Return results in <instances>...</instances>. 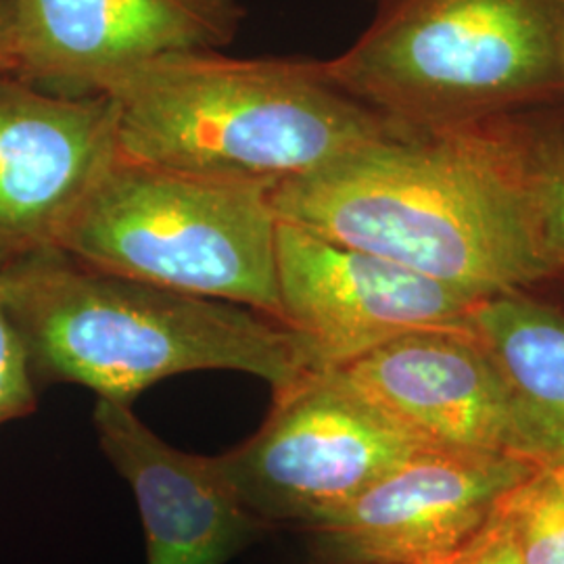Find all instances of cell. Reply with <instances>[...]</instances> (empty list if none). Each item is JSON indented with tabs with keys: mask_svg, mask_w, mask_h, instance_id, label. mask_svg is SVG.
Instances as JSON below:
<instances>
[{
	"mask_svg": "<svg viewBox=\"0 0 564 564\" xmlns=\"http://www.w3.org/2000/svg\"><path fill=\"white\" fill-rule=\"evenodd\" d=\"M556 2H561V4H564V0H556Z\"/></svg>",
	"mask_w": 564,
	"mask_h": 564,
	"instance_id": "cell-22",
	"label": "cell"
},
{
	"mask_svg": "<svg viewBox=\"0 0 564 564\" xmlns=\"http://www.w3.org/2000/svg\"><path fill=\"white\" fill-rule=\"evenodd\" d=\"M272 186L118 158L57 247L80 262L281 321Z\"/></svg>",
	"mask_w": 564,
	"mask_h": 564,
	"instance_id": "cell-5",
	"label": "cell"
},
{
	"mask_svg": "<svg viewBox=\"0 0 564 564\" xmlns=\"http://www.w3.org/2000/svg\"><path fill=\"white\" fill-rule=\"evenodd\" d=\"M454 564H523L519 547L498 510L484 529L456 554Z\"/></svg>",
	"mask_w": 564,
	"mask_h": 564,
	"instance_id": "cell-17",
	"label": "cell"
},
{
	"mask_svg": "<svg viewBox=\"0 0 564 564\" xmlns=\"http://www.w3.org/2000/svg\"><path fill=\"white\" fill-rule=\"evenodd\" d=\"M429 447L326 368L274 389L260 429L216 458L262 521L302 527L351 502Z\"/></svg>",
	"mask_w": 564,
	"mask_h": 564,
	"instance_id": "cell-6",
	"label": "cell"
},
{
	"mask_svg": "<svg viewBox=\"0 0 564 564\" xmlns=\"http://www.w3.org/2000/svg\"><path fill=\"white\" fill-rule=\"evenodd\" d=\"M281 323L302 337L318 370L419 330H466L479 300L370 251L279 220Z\"/></svg>",
	"mask_w": 564,
	"mask_h": 564,
	"instance_id": "cell-8",
	"label": "cell"
},
{
	"mask_svg": "<svg viewBox=\"0 0 564 564\" xmlns=\"http://www.w3.org/2000/svg\"><path fill=\"white\" fill-rule=\"evenodd\" d=\"M375 2H379V0H375Z\"/></svg>",
	"mask_w": 564,
	"mask_h": 564,
	"instance_id": "cell-23",
	"label": "cell"
},
{
	"mask_svg": "<svg viewBox=\"0 0 564 564\" xmlns=\"http://www.w3.org/2000/svg\"><path fill=\"white\" fill-rule=\"evenodd\" d=\"M102 454L130 485L141 512L147 564H226L272 527L251 512L216 456L165 444L132 403L97 400Z\"/></svg>",
	"mask_w": 564,
	"mask_h": 564,
	"instance_id": "cell-12",
	"label": "cell"
},
{
	"mask_svg": "<svg viewBox=\"0 0 564 564\" xmlns=\"http://www.w3.org/2000/svg\"><path fill=\"white\" fill-rule=\"evenodd\" d=\"M540 464L429 447L351 502L302 524L330 564H423L458 554Z\"/></svg>",
	"mask_w": 564,
	"mask_h": 564,
	"instance_id": "cell-9",
	"label": "cell"
},
{
	"mask_svg": "<svg viewBox=\"0 0 564 564\" xmlns=\"http://www.w3.org/2000/svg\"><path fill=\"white\" fill-rule=\"evenodd\" d=\"M39 405V384L30 370L20 333L0 295V426L30 416Z\"/></svg>",
	"mask_w": 564,
	"mask_h": 564,
	"instance_id": "cell-16",
	"label": "cell"
},
{
	"mask_svg": "<svg viewBox=\"0 0 564 564\" xmlns=\"http://www.w3.org/2000/svg\"><path fill=\"white\" fill-rule=\"evenodd\" d=\"M554 468H556V473H558V477H561V479H563V484H564V464H556V466H554Z\"/></svg>",
	"mask_w": 564,
	"mask_h": 564,
	"instance_id": "cell-21",
	"label": "cell"
},
{
	"mask_svg": "<svg viewBox=\"0 0 564 564\" xmlns=\"http://www.w3.org/2000/svg\"><path fill=\"white\" fill-rule=\"evenodd\" d=\"M362 36L326 69L410 134L563 101L556 0H379Z\"/></svg>",
	"mask_w": 564,
	"mask_h": 564,
	"instance_id": "cell-4",
	"label": "cell"
},
{
	"mask_svg": "<svg viewBox=\"0 0 564 564\" xmlns=\"http://www.w3.org/2000/svg\"><path fill=\"white\" fill-rule=\"evenodd\" d=\"M242 18L239 0H15L11 76L59 97L101 95L132 65L220 51Z\"/></svg>",
	"mask_w": 564,
	"mask_h": 564,
	"instance_id": "cell-10",
	"label": "cell"
},
{
	"mask_svg": "<svg viewBox=\"0 0 564 564\" xmlns=\"http://www.w3.org/2000/svg\"><path fill=\"white\" fill-rule=\"evenodd\" d=\"M475 126L521 188L545 253L564 276V99Z\"/></svg>",
	"mask_w": 564,
	"mask_h": 564,
	"instance_id": "cell-14",
	"label": "cell"
},
{
	"mask_svg": "<svg viewBox=\"0 0 564 564\" xmlns=\"http://www.w3.org/2000/svg\"><path fill=\"white\" fill-rule=\"evenodd\" d=\"M116 158L118 113L107 95L59 97L0 76V270L57 247Z\"/></svg>",
	"mask_w": 564,
	"mask_h": 564,
	"instance_id": "cell-11",
	"label": "cell"
},
{
	"mask_svg": "<svg viewBox=\"0 0 564 564\" xmlns=\"http://www.w3.org/2000/svg\"><path fill=\"white\" fill-rule=\"evenodd\" d=\"M118 153L223 181L279 186L402 128L345 93L326 61L172 53L105 82Z\"/></svg>",
	"mask_w": 564,
	"mask_h": 564,
	"instance_id": "cell-3",
	"label": "cell"
},
{
	"mask_svg": "<svg viewBox=\"0 0 564 564\" xmlns=\"http://www.w3.org/2000/svg\"><path fill=\"white\" fill-rule=\"evenodd\" d=\"M454 558H456V554H454V556H449V558H445V561H435V563H423V564H454Z\"/></svg>",
	"mask_w": 564,
	"mask_h": 564,
	"instance_id": "cell-19",
	"label": "cell"
},
{
	"mask_svg": "<svg viewBox=\"0 0 564 564\" xmlns=\"http://www.w3.org/2000/svg\"><path fill=\"white\" fill-rule=\"evenodd\" d=\"M15 42V0H0V76L13 74Z\"/></svg>",
	"mask_w": 564,
	"mask_h": 564,
	"instance_id": "cell-18",
	"label": "cell"
},
{
	"mask_svg": "<svg viewBox=\"0 0 564 564\" xmlns=\"http://www.w3.org/2000/svg\"><path fill=\"white\" fill-rule=\"evenodd\" d=\"M561 67H563V80H564V32H563V42H561Z\"/></svg>",
	"mask_w": 564,
	"mask_h": 564,
	"instance_id": "cell-20",
	"label": "cell"
},
{
	"mask_svg": "<svg viewBox=\"0 0 564 564\" xmlns=\"http://www.w3.org/2000/svg\"><path fill=\"white\" fill-rule=\"evenodd\" d=\"M335 370L431 447L563 464L468 328L410 333Z\"/></svg>",
	"mask_w": 564,
	"mask_h": 564,
	"instance_id": "cell-7",
	"label": "cell"
},
{
	"mask_svg": "<svg viewBox=\"0 0 564 564\" xmlns=\"http://www.w3.org/2000/svg\"><path fill=\"white\" fill-rule=\"evenodd\" d=\"M270 199L279 220L475 300L561 279L521 188L475 123L368 144L282 182Z\"/></svg>",
	"mask_w": 564,
	"mask_h": 564,
	"instance_id": "cell-1",
	"label": "cell"
},
{
	"mask_svg": "<svg viewBox=\"0 0 564 564\" xmlns=\"http://www.w3.org/2000/svg\"><path fill=\"white\" fill-rule=\"evenodd\" d=\"M0 295L34 381L132 403L151 384L235 370L274 389L318 370L281 321L239 303L128 279L48 247L0 270Z\"/></svg>",
	"mask_w": 564,
	"mask_h": 564,
	"instance_id": "cell-2",
	"label": "cell"
},
{
	"mask_svg": "<svg viewBox=\"0 0 564 564\" xmlns=\"http://www.w3.org/2000/svg\"><path fill=\"white\" fill-rule=\"evenodd\" d=\"M468 333L561 452L564 464V312L531 291L475 303Z\"/></svg>",
	"mask_w": 564,
	"mask_h": 564,
	"instance_id": "cell-13",
	"label": "cell"
},
{
	"mask_svg": "<svg viewBox=\"0 0 564 564\" xmlns=\"http://www.w3.org/2000/svg\"><path fill=\"white\" fill-rule=\"evenodd\" d=\"M523 564H564V484L554 466H540L496 506Z\"/></svg>",
	"mask_w": 564,
	"mask_h": 564,
	"instance_id": "cell-15",
	"label": "cell"
}]
</instances>
